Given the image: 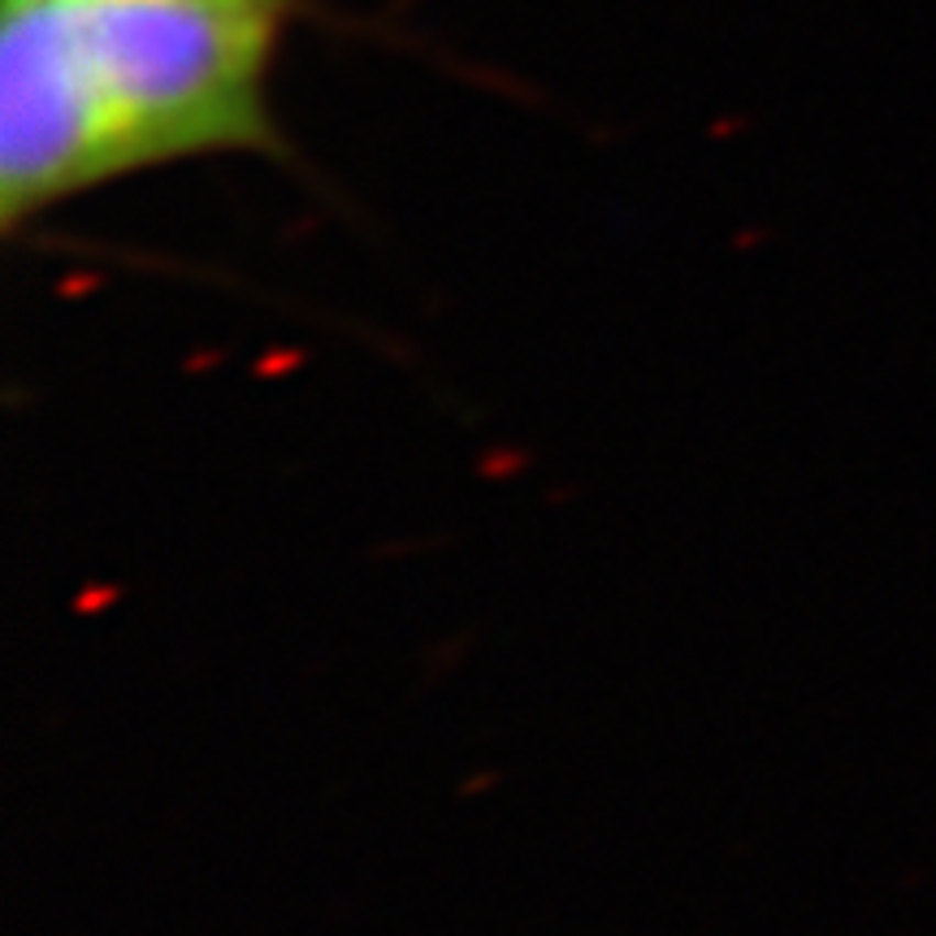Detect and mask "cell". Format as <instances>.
Returning <instances> with one entry per match:
<instances>
[{"label": "cell", "instance_id": "obj_1", "mask_svg": "<svg viewBox=\"0 0 936 936\" xmlns=\"http://www.w3.org/2000/svg\"><path fill=\"white\" fill-rule=\"evenodd\" d=\"M304 13L308 0H4V230L165 165L287 156L274 74Z\"/></svg>", "mask_w": 936, "mask_h": 936}]
</instances>
